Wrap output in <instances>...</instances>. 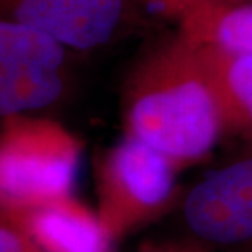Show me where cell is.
<instances>
[{
  "instance_id": "obj_10",
  "label": "cell",
  "mask_w": 252,
  "mask_h": 252,
  "mask_svg": "<svg viewBox=\"0 0 252 252\" xmlns=\"http://www.w3.org/2000/svg\"><path fill=\"white\" fill-rule=\"evenodd\" d=\"M0 252H44L22 229L0 220Z\"/></svg>"
},
{
  "instance_id": "obj_14",
  "label": "cell",
  "mask_w": 252,
  "mask_h": 252,
  "mask_svg": "<svg viewBox=\"0 0 252 252\" xmlns=\"http://www.w3.org/2000/svg\"><path fill=\"white\" fill-rule=\"evenodd\" d=\"M0 220H2V210H0Z\"/></svg>"
},
{
  "instance_id": "obj_9",
  "label": "cell",
  "mask_w": 252,
  "mask_h": 252,
  "mask_svg": "<svg viewBox=\"0 0 252 252\" xmlns=\"http://www.w3.org/2000/svg\"><path fill=\"white\" fill-rule=\"evenodd\" d=\"M193 44L213 80L229 133L252 143V53L208 43Z\"/></svg>"
},
{
  "instance_id": "obj_4",
  "label": "cell",
  "mask_w": 252,
  "mask_h": 252,
  "mask_svg": "<svg viewBox=\"0 0 252 252\" xmlns=\"http://www.w3.org/2000/svg\"><path fill=\"white\" fill-rule=\"evenodd\" d=\"M179 218L200 249L252 252V143L180 196Z\"/></svg>"
},
{
  "instance_id": "obj_5",
  "label": "cell",
  "mask_w": 252,
  "mask_h": 252,
  "mask_svg": "<svg viewBox=\"0 0 252 252\" xmlns=\"http://www.w3.org/2000/svg\"><path fill=\"white\" fill-rule=\"evenodd\" d=\"M69 53L48 34L0 20V122L61 103L70 85Z\"/></svg>"
},
{
  "instance_id": "obj_8",
  "label": "cell",
  "mask_w": 252,
  "mask_h": 252,
  "mask_svg": "<svg viewBox=\"0 0 252 252\" xmlns=\"http://www.w3.org/2000/svg\"><path fill=\"white\" fill-rule=\"evenodd\" d=\"M154 10L191 41L252 53V2L160 0Z\"/></svg>"
},
{
  "instance_id": "obj_13",
  "label": "cell",
  "mask_w": 252,
  "mask_h": 252,
  "mask_svg": "<svg viewBox=\"0 0 252 252\" xmlns=\"http://www.w3.org/2000/svg\"><path fill=\"white\" fill-rule=\"evenodd\" d=\"M241 2H252V0H241Z\"/></svg>"
},
{
  "instance_id": "obj_11",
  "label": "cell",
  "mask_w": 252,
  "mask_h": 252,
  "mask_svg": "<svg viewBox=\"0 0 252 252\" xmlns=\"http://www.w3.org/2000/svg\"><path fill=\"white\" fill-rule=\"evenodd\" d=\"M138 2H141V3H144V5H149L151 8H154L156 5H158L160 0H138Z\"/></svg>"
},
{
  "instance_id": "obj_2",
  "label": "cell",
  "mask_w": 252,
  "mask_h": 252,
  "mask_svg": "<svg viewBox=\"0 0 252 252\" xmlns=\"http://www.w3.org/2000/svg\"><path fill=\"white\" fill-rule=\"evenodd\" d=\"M82 141L43 115L0 122V210L32 208L74 195Z\"/></svg>"
},
{
  "instance_id": "obj_1",
  "label": "cell",
  "mask_w": 252,
  "mask_h": 252,
  "mask_svg": "<svg viewBox=\"0 0 252 252\" xmlns=\"http://www.w3.org/2000/svg\"><path fill=\"white\" fill-rule=\"evenodd\" d=\"M125 134L180 170L205 160L229 133L208 70L193 41L175 32L136 59L123 84Z\"/></svg>"
},
{
  "instance_id": "obj_3",
  "label": "cell",
  "mask_w": 252,
  "mask_h": 252,
  "mask_svg": "<svg viewBox=\"0 0 252 252\" xmlns=\"http://www.w3.org/2000/svg\"><path fill=\"white\" fill-rule=\"evenodd\" d=\"M174 162L123 134L95 160L97 211L112 243L159 220L180 200Z\"/></svg>"
},
{
  "instance_id": "obj_12",
  "label": "cell",
  "mask_w": 252,
  "mask_h": 252,
  "mask_svg": "<svg viewBox=\"0 0 252 252\" xmlns=\"http://www.w3.org/2000/svg\"><path fill=\"white\" fill-rule=\"evenodd\" d=\"M153 252H203V249H196V251H187V249H184V251H177V249H169V251H153Z\"/></svg>"
},
{
  "instance_id": "obj_6",
  "label": "cell",
  "mask_w": 252,
  "mask_h": 252,
  "mask_svg": "<svg viewBox=\"0 0 252 252\" xmlns=\"http://www.w3.org/2000/svg\"><path fill=\"white\" fill-rule=\"evenodd\" d=\"M128 8V0H0V20L48 34L70 51H89L117 36Z\"/></svg>"
},
{
  "instance_id": "obj_7",
  "label": "cell",
  "mask_w": 252,
  "mask_h": 252,
  "mask_svg": "<svg viewBox=\"0 0 252 252\" xmlns=\"http://www.w3.org/2000/svg\"><path fill=\"white\" fill-rule=\"evenodd\" d=\"M44 252H112L97 211L74 195L3 213Z\"/></svg>"
}]
</instances>
